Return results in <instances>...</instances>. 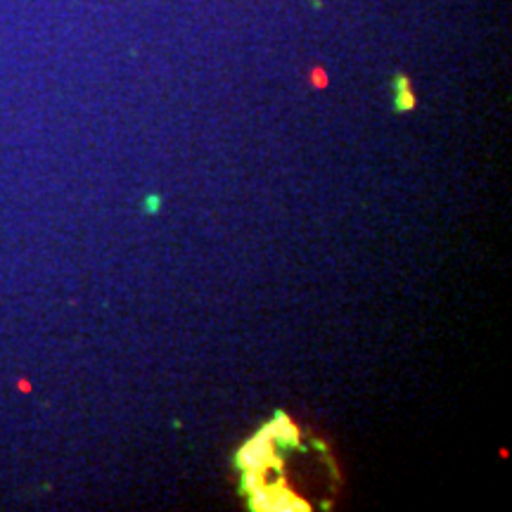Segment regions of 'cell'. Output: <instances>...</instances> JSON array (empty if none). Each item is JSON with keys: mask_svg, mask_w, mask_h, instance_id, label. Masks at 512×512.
<instances>
[{"mask_svg": "<svg viewBox=\"0 0 512 512\" xmlns=\"http://www.w3.org/2000/svg\"><path fill=\"white\" fill-rule=\"evenodd\" d=\"M143 209L147 211V214H157V211L162 209V197L150 195V197H147V200L143 202Z\"/></svg>", "mask_w": 512, "mask_h": 512, "instance_id": "2", "label": "cell"}, {"mask_svg": "<svg viewBox=\"0 0 512 512\" xmlns=\"http://www.w3.org/2000/svg\"><path fill=\"white\" fill-rule=\"evenodd\" d=\"M264 432L280 446H297L299 430L285 413H275V418L264 427Z\"/></svg>", "mask_w": 512, "mask_h": 512, "instance_id": "1", "label": "cell"}]
</instances>
